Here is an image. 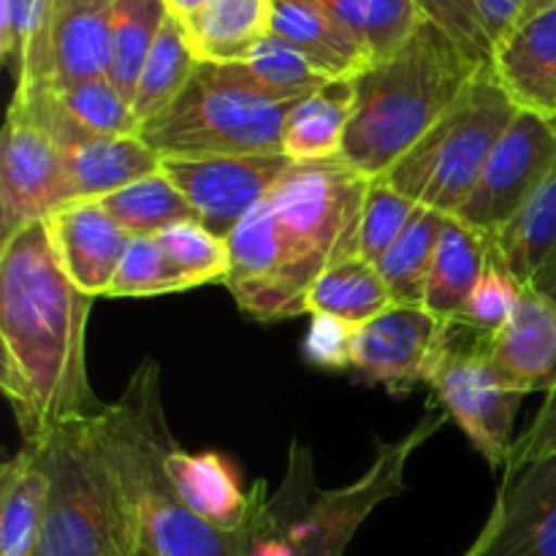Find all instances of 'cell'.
<instances>
[{
  "mask_svg": "<svg viewBox=\"0 0 556 556\" xmlns=\"http://www.w3.org/2000/svg\"><path fill=\"white\" fill-rule=\"evenodd\" d=\"M92 296L58 264L43 223L22 228L0 250V389L25 443L52 427L96 416L103 402L87 375Z\"/></svg>",
  "mask_w": 556,
  "mask_h": 556,
  "instance_id": "6da1fadb",
  "label": "cell"
},
{
  "mask_svg": "<svg viewBox=\"0 0 556 556\" xmlns=\"http://www.w3.org/2000/svg\"><path fill=\"white\" fill-rule=\"evenodd\" d=\"M481 68L486 65L476 63L427 22L400 52L378 60L351 81L353 112L340 157L364 177H386L454 106Z\"/></svg>",
  "mask_w": 556,
  "mask_h": 556,
  "instance_id": "7a4b0ae2",
  "label": "cell"
},
{
  "mask_svg": "<svg viewBox=\"0 0 556 556\" xmlns=\"http://www.w3.org/2000/svg\"><path fill=\"white\" fill-rule=\"evenodd\" d=\"M101 421L152 554L244 556L248 525L237 532L210 525L182 503L168 478L166 454L174 432L163 410L157 362L144 358L136 367L123 394L103 405Z\"/></svg>",
  "mask_w": 556,
  "mask_h": 556,
  "instance_id": "3957f363",
  "label": "cell"
},
{
  "mask_svg": "<svg viewBox=\"0 0 556 556\" xmlns=\"http://www.w3.org/2000/svg\"><path fill=\"white\" fill-rule=\"evenodd\" d=\"M36 443L49 472L36 556H136L144 527L106 443L101 413L58 424Z\"/></svg>",
  "mask_w": 556,
  "mask_h": 556,
  "instance_id": "277c9868",
  "label": "cell"
},
{
  "mask_svg": "<svg viewBox=\"0 0 556 556\" xmlns=\"http://www.w3.org/2000/svg\"><path fill=\"white\" fill-rule=\"evenodd\" d=\"M293 103L264 90L242 63H199L141 136L161 157L277 155Z\"/></svg>",
  "mask_w": 556,
  "mask_h": 556,
  "instance_id": "5b68a950",
  "label": "cell"
},
{
  "mask_svg": "<svg viewBox=\"0 0 556 556\" xmlns=\"http://www.w3.org/2000/svg\"><path fill=\"white\" fill-rule=\"evenodd\" d=\"M516 112L519 106L503 90L492 65H486L472 76L454 106L380 179L416 204L454 217Z\"/></svg>",
  "mask_w": 556,
  "mask_h": 556,
  "instance_id": "8992f818",
  "label": "cell"
},
{
  "mask_svg": "<svg viewBox=\"0 0 556 556\" xmlns=\"http://www.w3.org/2000/svg\"><path fill=\"white\" fill-rule=\"evenodd\" d=\"M372 179L342 157L293 161L269 193L296 286L309 296L329 266L358 255L364 201Z\"/></svg>",
  "mask_w": 556,
  "mask_h": 556,
  "instance_id": "52a82bcc",
  "label": "cell"
},
{
  "mask_svg": "<svg viewBox=\"0 0 556 556\" xmlns=\"http://www.w3.org/2000/svg\"><path fill=\"white\" fill-rule=\"evenodd\" d=\"M427 386L486 465L503 472L516 445V413L525 394L492 372L481 337L476 334L470 345H459V326L445 324Z\"/></svg>",
  "mask_w": 556,
  "mask_h": 556,
  "instance_id": "ba28073f",
  "label": "cell"
},
{
  "mask_svg": "<svg viewBox=\"0 0 556 556\" xmlns=\"http://www.w3.org/2000/svg\"><path fill=\"white\" fill-rule=\"evenodd\" d=\"M448 421V413L429 407L427 416L394 443H380L372 465L345 486L315 492L293 527L296 556H345L353 535L383 503L405 492V472L418 448Z\"/></svg>",
  "mask_w": 556,
  "mask_h": 556,
  "instance_id": "9c48e42d",
  "label": "cell"
},
{
  "mask_svg": "<svg viewBox=\"0 0 556 556\" xmlns=\"http://www.w3.org/2000/svg\"><path fill=\"white\" fill-rule=\"evenodd\" d=\"M109 68L112 0H41L14 92L106 79Z\"/></svg>",
  "mask_w": 556,
  "mask_h": 556,
  "instance_id": "30bf717a",
  "label": "cell"
},
{
  "mask_svg": "<svg viewBox=\"0 0 556 556\" xmlns=\"http://www.w3.org/2000/svg\"><path fill=\"white\" fill-rule=\"evenodd\" d=\"M556 163V119L519 109L494 144L456 220L492 239Z\"/></svg>",
  "mask_w": 556,
  "mask_h": 556,
  "instance_id": "8fae6325",
  "label": "cell"
},
{
  "mask_svg": "<svg viewBox=\"0 0 556 556\" xmlns=\"http://www.w3.org/2000/svg\"><path fill=\"white\" fill-rule=\"evenodd\" d=\"M291 157L277 155H228V157H163L161 172L179 188L199 215L201 226L215 237L242 223L253 206L269 199L275 185L291 166Z\"/></svg>",
  "mask_w": 556,
  "mask_h": 556,
  "instance_id": "7c38bea8",
  "label": "cell"
},
{
  "mask_svg": "<svg viewBox=\"0 0 556 556\" xmlns=\"http://www.w3.org/2000/svg\"><path fill=\"white\" fill-rule=\"evenodd\" d=\"M76 201L60 147L27 119L5 117L0 144V239Z\"/></svg>",
  "mask_w": 556,
  "mask_h": 556,
  "instance_id": "4fadbf2b",
  "label": "cell"
},
{
  "mask_svg": "<svg viewBox=\"0 0 556 556\" xmlns=\"http://www.w3.org/2000/svg\"><path fill=\"white\" fill-rule=\"evenodd\" d=\"M459 556H556V454L505 467L486 525Z\"/></svg>",
  "mask_w": 556,
  "mask_h": 556,
  "instance_id": "5bb4252c",
  "label": "cell"
},
{
  "mask_svg": "<svg viewBox=\"0 0 556 556\" xmlns=\"http://www.w3.org/2000/svg\"><path fill=\"white\" fill-rule=\"evenodd\" d=\"M443 334L445 324L429 309L391 304L353 334L351 372L389 391H407L427 383Z\"/></svg>",
  "mask_w": 556,
  "mask_h": 556,
  "instance_id": "9a60e30c",
  "label": "cell"
},
{
  "mask_svg": "<svg viewBox=\"0 0 556 556\" xmlns=\"http://www.w3.org/2000/svg\"><path fill=\"white\" fill-rule=\"evenodd\" d=\"M492 372L519 394L556 389V302L535 286L521 288L514 313L497 334L483 340Z\"/></svg>",
  "mask_w": 556,
  "mask_h": 556,
  "instance_id": "2e32d148",
  "label": "cell"
},
{
  "mask_svg": "<svg viewBox=\"0 0 556 556\" xmlns=\"http://www.w3.org/2000/svg\"><path fill=\"white\" fill-rule=\"evenodd\" d=\"M58 264L87 296H106L130 237L98 201H71L43 220Z\"/></svg>",
  "mask_w": 556,
  "mask_h": 556,
  "instance_id": "e0dca14e",
  "label": "cell"
},
{
  "mask_svg": "<svg viewBox=\"0 0 556 556\" xmlns=\"http://www.w3.org/2000/svg\"><path fill=\"white\" fill-rule=\"evenodd\" d=\"M492 71L516 106L556 119V9L521 20L494 43Z\"/></svg>",
  "mask_w": 556,
  "mask_h": 556,
  "instance_id": "ac0fdd59",
  "label": "cell"
},
{
  "mask_svg": "<svg viewBox=\"0 0 556 556\" xmlns=\"http://www.w3.org/2000/svg\"><path fill=\"white\" fill-rule=\"evenodd\" d=\"M166 472L190 510L220 530L237 532L255 508V486L244 492L233 467L220 454H193L174 440L166 454Z\"/></svg>",
  "mask_w": 556,
  "mask_h": 556,
  "instance_id": "d6986e66",
  "label": "cell"
},
{
  "mask_svg": "<svg viewBox=\"0 0 556 556\" xmlns=\"http://www.w3.org/2000/svg\"><path fill=\"white\" fill-rule=\"evenodd\" d=\"M271 36L293 43L334 81H353L372 65V54L318 0H275Z\"/></svg>",
  "mask_w": 556,
  "mask_h": 556,
  "instance_id": "ffe728a7",
  "label": "cell"
},
{
  "mask_svg": "<svg viewBox=\"0 0 556 556\" xmlns=\"http://www.w3.org/2000/svg\"><path fill=\"white\" fill-rule=\"evenodd\" d=\"M76 201H98L161 172L163 157L141 134L87 136L63 152Z\"/></svg>",
  "mask_w": 556,
  "mask_h": 556,
  "instance_id": "44dd1931",
  "label": "cell"
},
{
  "mask_svg": "<svg viewBox=\"0 0 556 556\" xmlns=\"http://www.w3.org/2000/svg\"><path fill=\"white\" fill-rule=\"evenodd\" d=\"M271 16L275 0H212L179 25L199 63L231 65L248 60L269 36Z\"/></svg>",
  "mask_w": 556,
  "mask_h": 556,
  "instance_id": "7402d4cb",
  "label": "cell"
},
{
  "mask_svg": "<svg viewBox=\"0 0 556 556\" xmlns=\"http://www.w3.org/2000/svg\"><path fill=\"white\" fill-rule=\"evenodd\" d=\"M49 497L38 443H25L0 470V556H36Z\"/></svg>",
  "mask_w": 556,
  "mask_h": 556,
  "instance_id": "603a6c76",
  "label": "cell"
},
{
  "mask_svg": "<svg viewBox=\"0 0 556 556\" xmlns=\"http://www.w3.org/2000/svg\"><path fill=\"white\" fill-rule=\"evenodd\" d=\"M489 255H492V239L451 217L429 269L424 309H429L443 324H456L486 269Z\"/></svg>",
  "mask_w": 556,
  "mask_h": 556,
  "instance_id": "cb8c5ba5",
  "label": "cell"
},
{
  "mask_svg": "<svg viewBox=\"0 0 556 556\" xmlns=\"http://www.w3.org/2000/svg\"><path fill=\"white\" fill-rule=\"evenodd\" d=\"M492 244L521 286H530L548 264L556 253V163L519 212L494 233Z\"/></svg>",
  "mask_w": 556,
  "mask_h": 556,
  "instance_id": "d4e9b609",
  "label": "cell"
},
{
  "mask_svg": "<svg viewBox=\"0 0 556 556\" xmlns=\"http://www.w3.org/2000/svg\"><path fill=\"white\" fill-rule=\"evenodd\" d=\"M353 112L351 81H331L293 103L282 128V155L291 161L340 157Z\"/></svg>",
  "mask_w": 556,
  "mask_h": 556,
  "instance_id": "484cf974",
  "label": "cell"
},
{
  "mask_svg": "<svg viewBox=\"0 0 556 556\" xmlns=\"http://www.w3.org/2000/svg\"><path fill=\"white\" fill-rule=\"evenodd\" d=\"M394 304L389 286L375 264L362 255L329 266L315 280L307 296V315H329L351 326H362Z\"/></svg>",
  "mask_w": 556,
  "mask_h": 556,
  "instance_id": "4316f807",
  "label": "cell"
},
{
  "mask_svg": "<svg viewBox=\"0 0 556 556\" xmlns=\"http://www.w3.org/2000/svg\"><path fill=\"white\" fill-rule=\"evenodd\" d=\"M448 220L451 215L421 206L410 220V226L402 231V237L380 258L378 269L383 275L386 286H389L394 304L424 307V288H427L429 269H432L434 253H438V244L443 239Z\"/></svg>",
  "mask_w": 556,
  "mask_h": 556,
  "instance_id": "83f0119b",
  "label": "cell"
},
{
  "mask_svg": "<svg viewBox=\"0 0 556 556\" xmlns=\"http://www.w3.org/2000/svg\"><path fill=\"white\" fill-rule=\"evenodd\" d=\"M372 54V63L400 52L427 16L413 0H318Z\"/></svg>",
  "mask_w": 556,
  "mask_h": 556,
  "instance_id": "f1b7e54d",
  "label": "cell"
},
{
  "mask_svg": "<svg viewBox=\"0 0 556 556\" xmlns=\"http://www.w3.org/2000/svg\"><path fill=\"white\" fill-rule=\"evenodd\" d=\"M128 237H157L177 223L199 220L190 201L163 172L98 199Z\"/></svg>",
  "mask_w": 556,
  "mask_h": 556,
  "instance_id": "f546056e",
  "label": "cell"
},
{
  "mask_svg": "<svg viewBox=\"0 0 556 556\" xmlns=\"http://www.w3.org/2000/svg\"><path fill=\"white\" fill-rule=\"evenodd\" d=\"M195 65H199V60L190 52L182 25L168 14L155 47L147 54L144 68H141L139 81H136L134 101H130V112L139 119V125L161 114L185 90Z\"/></svg>",
  "mask_w": 556,
  "mask_h": 556,
  "instance_id": "4dcf8cb0",
  "label": "cell"
},
{
  "mask_svg": "<svg viewBox=\"0 0 556 556\" xmlns=\"http://www.w3.org/2000/svg\"><path fill=\"white\" fill-rule=\"evenodd\" d=\"M168 20L166 0H112V68L109 81L125 101H134L147 54Z\"/></svg>",
  "mask_w": 556,
  "mask_h": 556,
  "instance_id": "1f68e13d",
  "label": "cell"
},
{
  "mask_svg": "<svg viewBox=\"0 0 556 556\" xmlns=\"http://www.w3.org/2000/svg\"><path fill=\"white\" fill-rule=\"evenodd\" d=\"M52 101L60 117L92 136H128L141 134L139 119L130 112V103L119 96L117 87L106 79L79 81L71 87H33ZM27 92V90H16Z\"/></svg>",
  "mask_w": 556,
  "mask_h": 556,
  "instance_id": "d6a6232c",
  "label": "cell"
},
{
  "mask_svg": "<svg viewBox=\"0 0 556 556\" xmlns=\"http://www.w3.org/2000/svg\"><path fill=\"white\" fill-rule=\"evenodd\" d=\"M242 65L264 90H269L271 96L288 98V101H299V98L324 90L326 85L334 81L324 71L315 68L307 54L271 33L248 54V60H242Z\"/></svg>",
  "mask_w": 556,
  "mask_h": 556,
  "instance_id": "836d02e7",
  "label": "cell"
},
{
  "mask_svg": "<svg viewBox=\"0 0 556 556\" xmlns=\"http://www.w3.org/2000/svg\"><path fill=\"white\" fill-rule=\"evenodd\" d=\"M155 239L190 288L228 280L231 255H228L226 239L215 237L199 220L177 223L157 233Z\"/></svg>",
  "mask_w": 556,
  "mask_h": 556,
  "instance_id": "e575fe53",
  "label": "cell"
},
{
  "mask_svg": "<svg viewBox=\"0 0 556 556\" xmlns=\"http://www.w3.org/2000/svg\"><path fill=\"white\" fill-rule=\"evenodd\" d=\"M188 280L168 261L155 237H130L123 261L106 288L109 299H147L188 291Z\"/></svg>",
  "mask_w": 556,
  "mask_h": 556,
  "instance_id": "d590c367",
  "label": "cell"
},
{
  "mask_svg": "<svg viewBox=\"0 0 556 556\" xmlns=\"http://www.w3.org/2000/svg\"><path fill=\"white\" fill-rule=\"evenodd\" d=\"M421 204L402 195L383 179H372L358 228V255L378 266L380 258L391 250V244L402 237Z\"/></svg>",
  "mask_w": 556,
  "mask_h": 556,
  "instance_id": "8d00e7d4",
  "label": "cell"
},
{
  "mask_svg": "<svg viewBox=\"0 0 556 556\" xmlns=\"http://www.w3.org/2000/svg\"><path fill=\"white\" fill-rule=\"evenodd\" d=\"M521 288L525 286L510 275V269L503 264V258H500L492 244L486 269H483L481 280H478L476 291H472L470 302H467L465 313L456 320V326L472 331L481 340L497 334L505 326V320L510 318V313H514L516 302L521 296Z\"/></svg>",
  "mask_w": 556,
  "mask_h": 556,
  "instance_id": "74e56055",
  "label": "cell"
},
{
  "mask_svg": "<svg viewBox=\"0 0 556 556\" xmlns=\"http://www.w3.org/2000/svg\"><path fill=\"white\" fill-rule=\"evenodd\" d=\"M432 25H438L462 52L470 54L476 63L492 65L494 43L481 25L472 0H413Z\"/></svg>",
  "mask_w": 556,
  "mask_h": 556,
  "instance_id": "f35d334b",
  "label": "cell"
},
{
  "mask_svg": "<svg viewBox=\"0 0 556 556\" xmlns=\"http://www.w3.org/2000/svg\"><path fill=\"white\" fill-rule=\"evenodd\" d=\"M353 334H356V326L345 324V320L329 318V315H309V329L302 345L304 358L318 369L345 372L351 369Z\"/></svg>",
  "mask_w": 556,
  "mask_h": 556,
  "instance_id": "ab89813d",
  "label": "cell"
},
{
  "mask_svg": "<svg viewBox=\"0 0 556 556\" xmlns=\"http://www.w3.org/2000/svg\"><path fill=\"white\" fill-rule=\"evenodd\" d=\"M38 3L41 0H0V60L14 74V79L36 25Z\"/></svg>",
  "mask_w": 556,
  "mask_h": 556,
  "instance_id": "60d3db41",
  "label": "cell"
},
{
  "mask_svg": "<svg viewBox=\"0 0 556 556\" xmlns=\"http://www.w3.org/2000/svg\"><path fill=\"white\" fill-rule=\"evenodd\" d=\"M552 454H556V389L552 394H546L541 410L532 418L527 432H521V438H516V445L510 451V459L505 467L525 465V462H535Z\"/></svg>",
  "mask_w": 556,
  "mask_h": 556,
  "instance_id": "b9f144b4",
  "label": "cell"
},
{
  "mask_svg": "<svg viewBox=\"0 0 556 556\" xmlns=\"http://www.w3.org/2000/svg\"><path fill=\"white\" fill-rule=\"evenodd\" d=\"M492 43H500L521 22L527 0H472Z\"/></svg>",
  "mask_w": 556,
  "mask_h": 556,
  "instance_id": "7bdbcfd3",
  "label": "cell"
},
{
  "mask_svg": "<svg viewBox=\"0 0 556 556\" xmlns=\"http://www.w3.org/2000/svg\"><path fill=\"white\" fill-rule=\"evenodd\" d=\"M532 286L538 288V291L546 293L548 299H554L556 302V253L548 258V264L543 266L541 271H538V277L532 280Z\"/></svg>",
  "mask_w": 556,
  "mask_h": 556,
  "instance_id": "ee69618b",
  "label": "cell"
},
{
  "mask_svg": "<svg viewBox=\"0 0 556 556\" xmlns=\"http://www.w3.org/2000/svg\"><path fill=\"white\" fill-rule=\"evenodd\" d=\"M212 0H166V9L168 14L174 16V20H188V16H193L195 11H201L204 5H210Z\"/></svg>",
  "mask_w": 556,
  "mask_h": 556,
  "instance_id": "f6af8a7d",
  "label": "cell"
},
{
  "mask_svg": "<svg viewBox=\"0 0 556 556\" xmlns=\"http://www.w3.org/2000/svg\"><path fill=\"white\" fill-rule=\"evenodd\" d=\"M548 9H556V0H527L521 20H530V16L543 14V11H548Z\"/></svg>",
  "mask_w": 556,
  "mask_h": 556,
  "instance_id": "bcb514c9",
  "label": "cell"
},
{
  "mask_svg": "<svg viewBox=\"0 0 556 556\" xmlns=\"http://www.w3.org/2000/svg\"><path fill=\"white\" fill-rule=\"evenodd\" d=\"M136 556H155V554H152L150 543H147V541H141V546H139V552H136Z\"/></svg>",
  "mask_w": 556,
  "mask_h": 556,
  "instance_id": "7dc6e473",
  "label": "cell"
}]
</instances>
